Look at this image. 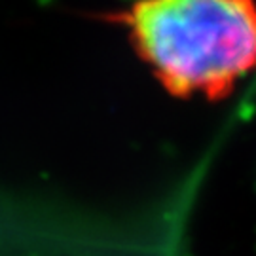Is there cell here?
I'll list each match as a JSON object with an SVG mask.
<instances>
[{
  "instance_id": "obj_1",
  "label": "cell",
  "mask_w": 256,
  "mask_h": 256,
  "mask_svg": "<svg viewBox=\"0 0 256 256\" xmlns=\"http://www.w3.org/2000/svg\"><path fill=\"white\" fill-rule=\"evenodd\" d=\"M156 80L176 97L220 99L256 70V4L152 0L114 16Z\"/></svg>"
}]
</instances>
